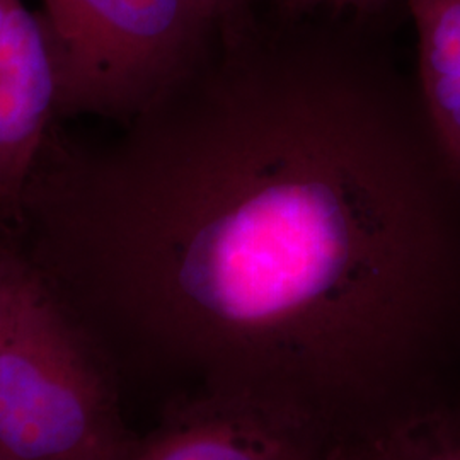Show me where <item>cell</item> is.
<instances>
[{
  "instance_id": "obj_1",
  "label": "cell",
  "mask_w": 460,
  "mask_h": 460,
  "mask_svg": "<svg viewBox=\"0 0 460 460\" xmlns=\"http://www.w3.org/2000/svg\"><path fill=\"white\" fill-rule=\"evenodd\" d=\"M382 19L239 0L111 150L24 193L150 362L346 445L460 395V169Z\"/></svg>"
},
{
  "instance_id": "obj_2",
  "label": "cell",
  "mask_w": 460,
  "mask_h": 460,
  "mask_svg": "<svg viewBox=\"0 0 460 460\" xmlns=\"http://www.w3.org/2000/svg\"><path fill=\"white\" fill-rule=\"evenodd\" d=\"M130 442L66 319L19 273L0 314V457L123 460Z\"/></svg>"
},
{
  "instance_id": "obj_3",
  "label": "cell",
  "mask_w": 460,
  "mask_h": 460,
  "mask_svg": "<svg viewBox=\"0 0 460 460\" xmlns=\"http://www.w3.org/2000/svg\"><path fill=\"white\" fill-rule=\"evenodd\" d=\"M57 106L132 116L208 47L201 0H41Z\"/></svg>"
},
{
  "instance_id": "obj_4",
  "label": "cell",
  "mask_w": 460,
  "mask_h": 460,
  "mask_svg": "<svg viewBox=\"0 0 460 460\" xmlns=\"http://www.w3.org/2000/svg\"><path fill=\"white\" fill-rule=\"evenodd\" d=\"M346 444L298 412L243 395H197L123 460H334Z\"/></svg>"
},
{
  "instance_id": "obj_5",
  "label": "cell",
  "mask_w": 460,
  "mask_h": 460,
  "mask_svg": "<svg viewBox=\"0 0 460 460\" xmlns=\"http://www.w3.org/2000/svg\"><path fill=\"white\" fill-rule=\"evenodd\" d=\"M57 108V75L41 17L0 0V193H21Z\"/></svg>"
},
{
  "instance_id": "obj_6",
  "label": "cell",
  "mask_w": 460,
  "mask_h": 460,
  "mask_svg": "<svg viewBox=\"0 0 460 460\" xmlns=\"http://www.w3.org/2000/svg\"><path fill=\"white\" fill-rule=\"evenodd\" d=\"M418 34V91L429 125L460 169V0H401Z\"/></svg>"
},
{
  "instance_id": "obj_7",
  "label": "cell",
  "mask_w": 460,
  "mask_h": 460,
  "mask_svg": "<svg viewBox=\"0 0 460 460\" xmlns=\"http://www.w3.org/2000/svg\"><path fill=\"white\" fill-rule=\"evenodd\" d=\"M353 460H460V395L355 444Z\"/></svg>"
},
{
  "instance_id": "obj_8",
  "label": "cell",
  "mask_w": 460,
  "mask_h": 460,
  "mask_svg": "<svg viewBox=\"0 0 460 460\" xmlns=\"http://www.w3.org/2000/svg\"><path fill=\"white\" fill-rule=\"evenodd\" d=\"M273 7L292 14L311 13H338V14H360L380 16L385 14L394 0H266Z\"/></svg>"
},
{
  "instance_id": "obj_9",
  "label": "cell",
  "mask_w": 460,
  "mask_h": 460,
  "mask_svg": "<svg viewBox=\"0 0 460 460\" xmlns=\"http://www.w3.org/2000/svg\"><path fill=\"white\" fill-rule=\"evenodd\" d=\"M17 275H19V271L0 261V314L4 311L5 300L9 296V292L14 285V281H16Z\"/></svg>"
},
{
  "instance_id": "obj_10",
  "label": "cell",
  "mask_w": 460,
  "mask_h": 460,
  "mask_svg": "<svg viewBox=\"0 0 460 460\" xmlns=\"http://www.w3.org/2000/svg\"><path fill=\"white\" fill-rule=\"evenodd\" d=\"M205 5H208L210 9H214L215 13L222 14L226 9L232 7L234 4H237L239 0H201Z\"/></svg>"
},
{
  "instance_id": "obj_11",
  "label": "cell",
  "mask_w": 460,
  "mask_h": 460,
  "mask_svg": "<svg viewBox=\"0 0 460 460\" xmlns=\"http://www.w3.org/2000/svg\"><path fill=\"white\" fill-rule=\"evenodd\" d=\"M334 460H353V445H345Z\"/></svg>"
},
{
  "instance_id": "obj_12",
  "label": "cell",
  "mask_w": 460,
  "mask_h": 460,
  "mask_svg": "<svg viewBox=\"0 0 460 460\" xmlns=\"http://www.w3.org/2000/svg\"><path fill=\"white\" fill-rule=\"evenodd\" d=\"M0 460H5V459H2V457H0Z\"/></svg>"
}]
</instances>
